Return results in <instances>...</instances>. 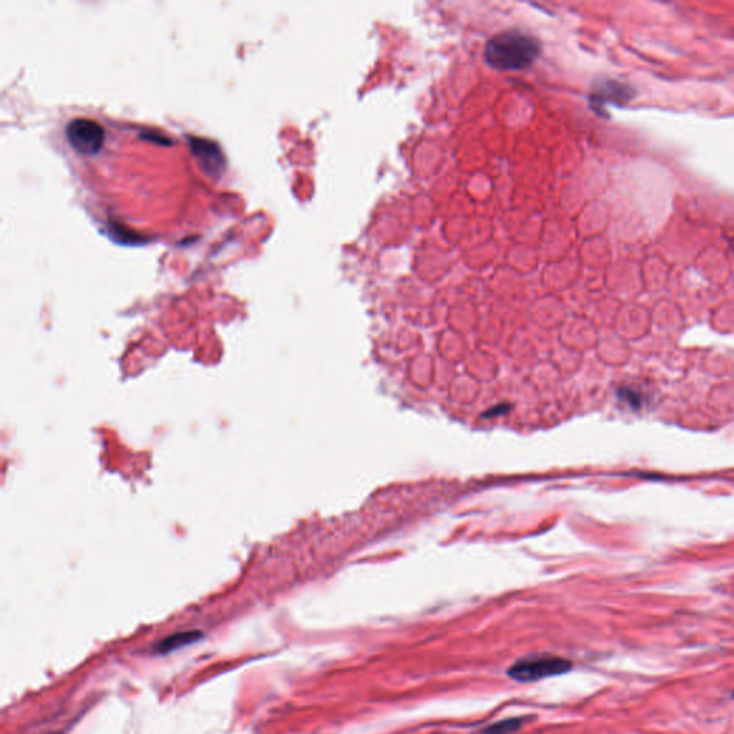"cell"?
I'll return each mask as SVG.
<instances>
[{
    "label": "cell",
    "instance_id": "4",
    "mask_svg": "<svg viewBox=\"0 0 734 734\" xmlns=\"http://www.w3.org/2000/svg\"><path fill=\"white\" fill-rule=\"evenodd\" d=\"M189 149L208 176H218L225 168V156L217 143L208 138L189 136Z\"/></svg>",
    "mask_w": 734,
    "mask_h": 734
},
{
    "label": "cell",
    "instance_id": "2",
    "mask_svg": "<svg viewBox=\"0 0 734 734\" xmlns=\"http://www.w3.org/2000/svg\"><path fill=\"white\" fill-rule=\"evenodd\" d=\"M67 143L83 155L98 154L105 143V131L96 120L90 118H75L65 129Z\"/></svg>",
    "mask_w": 734,
    "mask_h": 734
},
{
    "label": "cell",
    "instance_id": "6",
    "mask_svg": "<svg viewBox=\"0 0 734 734\" xmlns=\"http://www.w3.org/2000/svg\"><path fill=\"white\" fill-rule=\"evenodd\" d=\"M202 638V634L200 631H185V633H177L172 634L164 640H161L155 647V651L158 654H168L171 651H176L187 647L189 644H194L198 640Z\"/></svg>",
    "mask_w": 734,
    "mask_h": 734
},
{
    "label": "cell",
    "instance_id": "10",
    "mask_svg": "<svg viewBox=\"0 0 734 734\" xmlns=\"http://www.w3.org/2000/svg\"><path fill=\"white\" fill-rule=\"evenodd\" d=\"M733 698H734V693H733Z\"/></svg>",
    "mask_w": 734,
    "mask_h": 734
},
{
    "label": "cell",
    "instance_id": "9",
    "mask_svg": "<svg viewBox=\"0 0 734 734\" xmlns=\"http://www.w3.org/2000/svg\"><path fill=\"white\" fill-rule=\"evenodd\" d=\"M52 734H61V733H52Z\"/></svg>",
    "mask_w": 734,
    "mask_h": 734
},
{
    "label": "cell",
    "instance_id": "8",
    "mask_svg": "<svg viewBox=\"0 0 734 734\" xmlns=\"http://www.w3.org/2000/svg\"><path fill=\"white\" fill-rule=\"evenodd\" d=\"M622 397H625L628 401H630L631 406H634V408H638L640 403H641V401H640V397H638L634 392H631V390H625V395L622 393Z\"/></svg>",
    "mask_w": 734,
    "mask_h": 734
},
{
    "label": "cell",
    "instance_id": "7",
    "mask_svg": "<svg viewBox=\"0 0 734 734\" xmlns=\"http://www.w3.org/2000/svg\"><path fill=\"white\" fill-rule=\"evenodd\" d=\"M521 726H522V720L521 719H508V720L495 723L494 726L486 728L485 733L486 734H511V733L516 731Z\"/></svg>",
    "mask_w": 734,
    "mask_h": 734
},
{
    "label": "cell",
    "instance_id": "5",
    "mask_svg": "<svg viewBox=\"0 0 734 734\" xmlns=\"http://www.w3.org/2000/svg\"><path fill=\"white\" fill-rule=\"evenodd\" d=\"M633 98V90L630 86L618 83V82H605L600 85L597 91L594 92L592 103L605 105V102L624 103Z\"/></svg>",
    "mask_w": 734,
    "mask_h": 734
},
{
    "label": "cell",
    "instance_id": "3",
    "mask_svg": "<svg viewBox=\"0 0 734 734\" xmlns=\"http://www.w3.org/2000/svg\"><path fill=\"white\" fill-rule=\"evenodd\" d=\"M571 667V661L561 657H532L514 664L508 674L516 681H534L545 677L564 674L569 671Z\"/></svg>",
    "mask_w": 734,
    "mask_h": 734
},
{
    "label": "cell",
    "instance_id": "1",
    "mask_svg": "<svg viewBox=\"0 0 734 734\" xmlns=\"http://www.w3.org/2000/svg\"><path fill=\"white\" fill-rule=\"evenodd\" d=\"M541 54V42L522 30L511 29L496 33L486 42L485 59L501 71H518L535 62Z\"/></svg>",
    "mask_w": 734,
    "mask_h": 734
}]
</instances>
